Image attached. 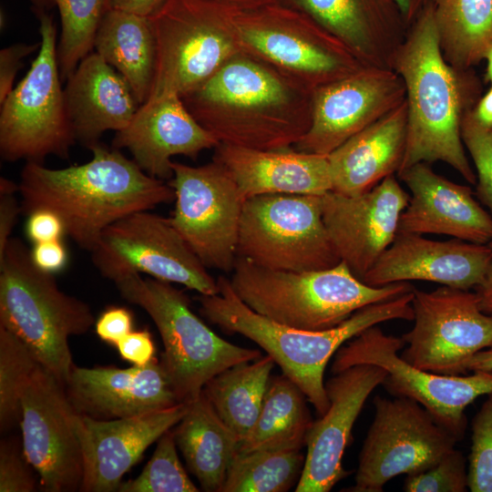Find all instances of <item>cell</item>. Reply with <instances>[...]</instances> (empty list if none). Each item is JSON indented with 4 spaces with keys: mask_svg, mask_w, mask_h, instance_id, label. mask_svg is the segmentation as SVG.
I'll list each match as a JSON object with an SVG mask.
<instances>
[{
    "mask_svg": "<svg viewBox=\"0 0 492 492\" xmlns=\"http://www.w3.org/2000/svg\"><path fill=\"white\" fill-rule=\"evenodd\" d=\"M81 165L49 169L26 162L19 184L21 212L46 209L63 220L66 234L91 251L104 230L138 211L174 200L170 184L146 173L119 149L100 142Z\"/></svg>",
    "mask_w": 492,
    "mask_h": 492,
    "instance_id": "obj_1",
    "label": "cell"
},
{
    "mask_svg": "<svg viewBox=\"0 0 492 492\" xmlns=\"http://www.w3.org/2000/svg\"><path fill=\"white\" fill-rule=\"evenodd\" d=\"M392 69L404 80L407 105L405 151L397 173L416 163L443 161L476 184L461 124L482 87L472 68L457 69L445 60L430 0L408 27Z\"/></svg>",
    "mask_w": 492,
    "mask_h": 492,
    "instance_id": "obj_2",
    "label": "cell"
},
{
    "mask_svg": "<svg viewBox=\"0 0 492 492\" xmlns=\"http://www.w3.org/2000/svg\"><path fill=\"white\" fill-rule=\"evenodd\" d=\"M312 93L241 51L181 98L220 144L279 149L295 146L308 131Z\"/></svg>",
    "mask_w": 492,
    "mask_h": 492,
    "instance_id": "obj_3",
    "label": "cell"
},
{
    "mask_svg": "<svg viewBox=\"0 0 492 492\" xmlns=\"http://www.w3.org/2000/svg\"><path fill=\"white\" fill-rule=\"evenodd\" d=\"M217 282L219 293L197 297L201 315L222 331L239 333L263 349L282 374L303 392L319 415L330 405L323 374L337 350L371 326L392 320H414L412 290L367 305L332 329L299 330L251 310L236 294L229 278L220 275Z\"/></svg>",
    "mask_w": 492,
    "mask_h": 492,
    "instance_id": "obj_4",
    "label": "cell"
},
{
    "mask_svg": "<svg viewBox=\"0 0 492 492\" xmlns=\"http://www.w3.org/2000/svg\"><path fill=\"white\" fill-rule=\"evenodd\" d=\"M231 286L251 310L279 323L304 331L338 326L356 311L411 292L408 282L370 286L340 261L324 270H271L237 257Z\"/></svg>",
    "mask_w": 492,
    "mask_h": 492,
    "instance_id": "obj_5",
    "label": "cell"
},
{
    "mask_svg": "<svg viewBox=\"0 0 492 492\" xmlns=\"http://www.w3.org/2000/svg\"><path fill=\"white\" fill-rule=\"evenodd\" d=\"M94 323L90 306L62 292L53 273L34 263L23 241L11 237L0 254V326L65 385L75 365L68 339Z\"/></svg>",
    "mask_w": 492,
    "mask_h": 492,
    "instance_id": "obj_6",
    "label": "cell"
},
{
    "mask_svg": "<svg viewBox=\"0 0 492 492\" xmlns=\"http://www.w3.org/2000/svg\"><path fill=\"white\" fill-rule=\"evenodd\" d=\"M113 282L120 295L145 310L155 323L164 347L160 364L180 403L196 399L220 373L261 356L214 333L192 312L188 295L171 282L139 273Z\"/></svg>",
    "mask_w": 492,
    "mask_h": 492,
    "instance_id": "obj_7",
    "label": "cell"
},
{
    "mask_svg": "<svg viewBox=\"0 0 492 492\" xmlns=\"http://www.w3.org/2000/svg\"><path fill=\"white\" fill-rule=\"evenodd\" d=\"M237 11L214 0H165L149 17L156 44L149 98L182 97L241 52Z\"/></svg>",
    "mask_w": 492,
    "mask_h": 492,
    "instance_id": "obj_8",
    "label": "cell"
},
{
    "mask_svg": "<svg viewBox=\"0 0 492 492\" xmlns=\"http://www.w3.org/2000/svg\"><path fill=\"white\" fill-rule=\"evenodd\" d=\"M36 15L38 54L26 75L0 104V155L10 162L43 164L48 156L67 159L77 142L61 86L56 26L46 11Z\"/></svg>",
    "mask_w": 492,
    "mask_h": 492,
    "instance_id": "obj_9",
    "label": "cell"
},
{
    "mask_svg": "<svg viewBox=\"0 0 492 492\" xmlns=\"http://www.w3.org/2000/svg\"><path fill=\"white\" fill-rule=\"evenodd\" d=\"M235 23L243 52L312 92L366 67L314 19L285 3L238 10Z\"/></svg>",
    "mask_w": 492,
    "mask_h": 492,
    "instance_id": "obj_10",
    "label": "cell"
},
{
    "mask_svg": "<svg viewBox=\"0 0 492 492\" xmlns=\"http://www.w3.org/2000/svg\"><path fill=\"white\" fill-rule=\"evenodd\" d=\"M237 255L263 268L291 272L324 270L341 261L323 222L322 195L246 200Z\"/></svg>",
    "mask_w": 492,
    "mask_h": 492,
    "instance_id": "obj_11",
    "label": "cell"
},
{
    "mask_svg": "<svg viewBox=\"0 0 492 492\" xmlns=\"http://www.w3.org/2000/svg\"><path fill=\"white\" fill-rule=\"evenodd\" d=\"M402 337L385 334L378 324L371 326L343 344L335 353L333 374L356 364L382 367L387 375L382 385L394 396L418 402L459 440L466 428V408L478 396L492 392V371L470 375H445L418 369L398 352Z\"/></svg>",
    "mask_w": 492,
    "mask_h": 492,
    "instance_id": "obj_12",
    "label": "cell"
},
{
    "mask_svg": "<svg viewBox=\"0 0 492 492\" xmlns=\"http://www.w3.org/2000/svg\"><path fill=\"white\" fill-rule=\"evenodd\" d=\"M90 252L95 267L111 281L130 273H146L200 294L219 293L217 279L169 217L149 210L129 214L107 227Z\"/></svg>",
    "mask_w": 492,
    "mask_h": 492,
    "instance_id": "obj_13",
    "label": "cell"
},
{
    "mask_svg": "<svg viewBox=\"0 0 492 492\" xmlns=\"http://www.w3.org/2000/svg\"><path fill=\"white\" fill-rule=\"evenodd\" d=\"M374 405V417L360 451L354 485L346 491L381 492L399 475L429 468L459 441L413 399L377 395Z\"/></svg>",
    "mask_w": 492,
    "mask_h": 492,
    "instance_id": "obj_14",
    "label": "cell"
},
{
    "mask_svg": "<svg viewBox=\"0 0 492 492\" xmlns=\"http://www.w3.org/2000/svg\"><path fill=\"white\" fill-rule=\"evenodd\" d=\"M172 224L208 269L232 272L244 200L217 160L193 167L172 161Z\"/></svg>",
    "mask_w": 492,
    "mask_h": 492,
    "instance_id": "obj_15",
    "label": "cell"
},
{
    "mask_svg": "<svg viewBox=\"0 0 492 492\" xmlns=\"http://www.w3.org/2000/svg\"><path fill=\"white\" fill-rule=\"evenodd\" d=\"M414 326L403 334L400 356L411 365L445 375L465 374L464 364L492 347V315L476 292L443 285L432 292L413 289Z\"/></svg>",
    "mask_w": 492,
    "mask_h": 492,
    "instance_id": "obj_16",
    "label": "cell"
},
{
    "mask_svg": "<svg viewBox=\"0 0 492 492\" xmlns=\"http://www.w3.org/2000/svg\"><path fill=\"white\" fill-rule=\"evenodd\" d=\"M76 415L65 385L40 364L22 397L20 425L23 454L44 491L80 490L84 466Z\"/></svg>",
    "mask_w": 492,
    "mask_h": 492,
    "instance_id": "obj_17",
    "label": "cell"
},
{
    "mask_svg": "<svg viewBox=\"0 0 492 492\" xmlns=\"http://www.w3.org/2000/svg\"><path fill=\"white\" fill-rule=\"evenodd\" d=\"M405 94L404 80L389 68L363 67L321 86L312 93L311 126L295 149L328 156L401 105Z\"/></svg>",
    "mask_w": 492,
    "mask_h": 492,
    "instance_id": "obj_18",
    "label": "cell"
},
{
    "mask_svg": "<svg viewBox=\"0 0 492 492\" xmlns=\"http://www.w3.org/2000/svg\"><path fill=\"white\" fill-rule=\"evenodd\" d=\"M323 219L333 246L362 281L393 243L410 195L390 175L358 195L329 191L322 195Z\"/></svg>",
    "mask_w": 492,
    "mask_h": 492,
    "instance_id": "obj_19",
    "label": "cell"
},
{
    "mask_svg": "<svg viewBox=\"0 0 492 492\" xmlns=\"http://www.w3.org/2000/svg\"><path fill=\"white\" fill-rule=\"evenodd\" d=\"M386 375L382 367L364 364L333 374L325 382L330 405L308 431L296 492H328L349 474L343 466V456L353 426L366 399Z\"/></svg>",
    "mask_w": 492,
    "mask_h": 492,
    "instance_id": "obj_20",
    "label": "cell"
},
{
    "mask_svg": "<svg viewBox=\"0 0 492 492\" xmlns=\"http://www.w3.org/2000/svg\"><path fill=\"white\" fill-rule=\"evenodd\" d=\"M188 405L145 415L99 420L77 413L76 430L80 442L84 475L80 491H118L124 475L146 449L177 425Z\"/></svg>",
    "mask_w": 492,
    "mask_h": 492,
    "instance_id": "obj_21",
    "label": "cell"
},
{
    "mask_svg": "<svg viewBox=\"0 0 492 492\" xmlns=\"http://www.w3.org/2000/svg\"><path fill=\"white\" fill-rule=\"evenodd\" d=\"M491 260L488 244L397 233L362 282L380 287L419 280L469 290L483 282Z\"/></svg>",
    "mask_w": 492,
    "mask_h": 492,
    "instance_id": "obj_22",
    "label": "cell"
},
{
    "mask_svg": "<svg viewBox=\"0 0 492 492\" xmlns=\"http://www.w3.org/2000/svg\"><path fill=\"white\" fill-rule=\"evenodd\" d=\"M65 389L77 414L99 420L138 416L180 403L157 357L125 369L74 365Z\"/></svg>",
    "mask_w": 492,
    "mask_h": 492,
    "instance_id": "obj_23",
    "label": "cell"
},
{
    "mask_svg": "<svg viewBox=\"0 0 492 492\" xmlns=\"http://www.w3.org/2000/svg\"><path fill=\"white\" fill-rule=\"evenodd\" d=\"M219 144L177 94L149 98L112 140L113 148L127 149L146 173L162 180L173 177L172 157L196 159L201 151Z\"/></svg>",
    "mask_w": 492,
    "mask_h": 492,
    "instance_id": "obj_24",
    "label": "cell"
},
{
    "mask_svg": "<svg viewBox=\"0 0 492 492\" xmlns=\"http://www.w3.org/2000/svg\"><path fill=\"white\" fill-rule=\"evenodd\" d=\"M397 175L411 191L398 233L443 234L479 244L492 241V215L475 200L470 187L436 173L425 162Z\"/></svg>",
    "mask_w": 492,
    "mask_h": 492,
    "instance_id": "obj_25",
    "label": "cell"
},
{
    "mask_svg": "<svg viewBox=\"0 0 492 492\" xmlns=\"http://www.w3.org/2000/svg\"><path fill=\"white\" fill-rule=\"evenodd\" d=\"M325 28L364 67L392 69L408 26L394 0H285Z\"/></svg>",
    "mask_w": 492,
    "mask_h": 492,
    "instance_id": "obj_26",
    "label": "cell"
},
{
    "mask_svg": "<svg viewBox=\"0 0 492 492\" xmlns=\"http://www.w3.org/2000/svg\"><path fill=\"white\" fill-rule=\"evenodd\" d=\"M245 201L270 194L323 195L333 190L328 156L292 148L255 149L219 144L213 156Z\"/></svg>",
    "mask_w": 492,
    "mask_h": 492,
    "instance_id": "obj_27",
    "label": "cell"
},
{
    "mask_svg": "<svg viewBox=\"0 0 492 492\" xmlns=\"http://www.w3.org/2000/svg\"><path fill=\"white\" fill-rule=\"evenodd\" d=\"M64 98L76 140L87 149L106 131L125 128L140 106L126 79L97 52L79 62Z\"/></svg>",
    "mask_w": 492,
    "mask_h": 492,
    "instance_id": "obj_28",
    "label": "cell"
},
{
    "mask_svg": "<svg viewBox=\"0 0 492 492\" xmlns=\"http://www.w3.org/2000/svg\"><path fill=\"white\" fill-rule=\"evenodd\" d=\"M406 131L405 100L331 152L328 161L332 191L358 195L397 173L405 151Z\"/></svg>",
    "mask_w": 492,
    "mask_h": 492,
    "instance_id": "obj_29",
    "label": "cell"
},
{
    "mask_svg": "<svg viewBox=\"0 0 492 492\" xmlns=\"http://www.w3.org/2000/svg\"><path fill=\"white\" fill-rule=\"evenodd\" d=\"M187 405L186 413L173 430L177 446L201 490L221 492L240 440L217 415L203 391Z\"/></svg>",
    "mask_w": 492,
    "mask_h": 492,
    "instance_id": "obj_30",
    "label": "cell"
},
{
    "mask_svg": "<svg viewBox=\"0 0 492 492\" xmlns=\"http://www.w3.org/2000/svg\"><path fill=\"white\" fill-rule=\"evenodd\" d=\"M95 52L128 83L139 105L151 92L156 44L149 17L110 8L96 35Z\"/></svg>",
    "mask_w": 492,
    "mask_h": 492,
    "instance_id": "obj_31",
    "label": "cell"
},
{
    "mask_svg": "<svg viewBox=\"0 0 492 492\" xmlns=\"http://www.w3.org/2000/svg\"><path fill=\"white\" fill-rule=\"evenodd\" d=\"M306 401L286 375L271 376L260 415L238 452L301 450L313 422Z\"/></svg>",
    "mask_w": 492,
    "mask_h": 492,
    "instance_id": "obj_32",
    "label": "cell"
},
{
    "mask_svg": "<svg viewBox=\"0 0 492 492\" xmlns=\"http://www.w3.org/2000/svg\"><path fill=\"white\" fill-rule=\"evenodd\" d=\"M274 364L268 354L236 364L212 377L202 390L240 443L260 415Z\"/></svg>",
    "mask_w": 492,
    "mask_h": 492,
    "instance_id": "obj_33",
    "label": "cell"
},
{
    "mask_svg": "<svg viewBox=\"0 0 492 492\" xmlns=\"http://www.w3.org/2000/svg\"><path fill=\"white\" fill-rule=\"evenodd\" d=\"M440 50L457 69H471L492 47V0H430Z\"/></svg>",
    "mask_w": 492,
    "mask_h": 492,
    "instance_id": "obj_34",
    "label": "cell"
},
{
    "mask_svg": "<svg viewBox=\"0 0 492 492\" xmlns=\"http://www.w3.org/2000/svg\"><path fill=\"white\" fill-rule=\"evenodd\" d=\"M36 13L56 6L61 22L57 61L62 81L93 52L100 23L110 9L109 0H32Z\"/></svg>",
    "mask_w": 492,
    "mask_h": 492,
    "instance_id": "obj_35",
    "label": "cell"
},
{
    "mask_svg": "<svg viewBox=\"0 0 492 492\" xmlns=\"http://www.w3.org/2000/svg\"><path fill=\"white\" fill-rule=\"evenodd\" d=\"M304 458L301 450L238 452L221 492H284L299 481Z\"/></svg>",
    "mask_w": 492,
    "mask_h": 492,
    "instance_id": "obj_36",
    "label": "cell"
},
{
    "mask_svg": "<svg viewBox=\"0 0 492 492\" xmlns=\"http://www.w3.org/2000/svg\"><path fill=\"white\" fill-rule=\"evenodd\" d=\"M39 362L13 333L0 326V429L20 423L22 397Z\"/></svg>",
    "mask_w": 492,
    "mask_h": 492,
    "instance_id": "obj_37",
    "label": "cell"
},
{
    "mask_svg": "<svg viewBox=\"0 0 492 492\" xmlns=\"http://www.w3.org/2000/svg\"><path fill=\"white\" fill-rule=\"evenodd\" d=\"M172 428L164 433L141 473L121 482L118 492H198L177 452Z\"/></svg>",
    "mask_w": 492,
    "mask_h": 492,
    "instance_id": "obj_38",
    "label": "cell"
},
{
    "mask_svg": "<svg viewBox=\"0 0 492 492\" xmlns=\"http://www.w3.org/2000/svg\"><path fill=\"white\" fill-rule=\"evenodd\" d=\"M472 420L468 488L472 492H492V392Z\"/></svg>",
    "mask_w": 492,
    "mask_h": 492,
    "instance_id": "obj_39",
    "label": "cell"
},
{
    "mask_svg": "<svg viewBox=\"0 0 492 492\" xmlns=\"http://www.w3.org/2000/svg\"><path fill=\"white\" fill-rule=\"evenodd\" d=\"M407 492H464L468 488V470L463 453L456 448L429 468L407 475Z\"/></svg>",
    "mask_w": 492,
    "mask_h": 492,
    "instance_id": "obj_40",
    "label": "cell"
},
{
    "mask_svg": "<svg viewBox=\"0 0 492 492\" xmlns=\"http://www.w3.org/2000/svg\"><path fill=\"white\" fill-rule=\"evenodd\" d=\"M472 110L462 120L461 137L477 169V196L492 215V130L478 124Z\"/></svg>",
    "mask_w": 492,
    "mask_h": 492,
    "instance_id": "obj_41",
    "label": "cell"
},
{
    "mask_svg": "<svg viewBox=\"0 0 492 492\" xmlns=\"http://www.w3.org/2000/svg\"><path fill=\"white\" fill-rule=\"evenodd\" d=\"M23 450L12 440L0 445V492H32L36 481Z\"/></svg>",
    "mask_w": 492,
    "mask_h": 492,
    "instance_id": "obj_42",
    "label": "cell"
},
{
    "mask_svg": "<svg viewBox=\"0 0 492 492\" xmlns=\"http://www.w3.org/2000/svg\"><path fill=\"white\" fill-rule=\"evenodd\" d=\"M40 42L35 44L16 43L0 51V104L12 91L17 72L23 67V59L39 49Z\"/></svg>",
    "mask_w": 492,
    "mask_h": 492,
    "instance_id": "obj_43",
    "label": "cell"
},
{
    "mask_svg": "<svg viewBox=\"0 0 492 492\" xmlns=\"http://www.w3.org/2000/svg\"><path fill=\"white\" fill-rule=\"evenodd\" d=\"M95 328L101 340L116 346L132 332V313L125 307L111 306L101 313L95 323Z\"/></svg>",
    "mask_w": 492,
    "mask_h": 492,
    "instance_id": "obj_44",
    "label": "cell"
},
{
    "mask_svg": "<svg viewBox=\"0 0 492 492\" xmlns=\"http://www.w3.org/2000/svg\"><path fill=\"white\" fill-rule=\"evenodd\" d=\"M27 217L26 233L34 244L61 240L66 234L63 220L50 210H36Z\"/></svg>",
    "mask_w": 492,
    "mask_h": 492,
    "instance_id": "obj_45",
    "label": "cell"
},
{
    "mask_svg": "<svg viewBox=\"0 0 492 492\" xmlns=\"http://www.w3.org/2000/svg\"><path fill=\"white\" fill-rule=\"evenodd\" d=\"M120 356L137 366L148 364L155 357V345L147 330L132 331L116 345Z\"/></svg>",
    "mask_w": 492,
    "mask_h": 492,
    "instance_id": "obj_46",
    "label": "cell"
},
{
    "mask_svg": "<svg viewBox=\"0 0 492 492\" xmlns=\"http://www.w3.org/2000/svg\"><path fill=\"white\" fill-rule=\"evenodd\" d=\"M30 253L40 270L53 274L61 271L67 261V250L61 240L35 243Z\"/></svg>",
    "mask_w": 492,
    "mask_h": 492,
    "instance_id": "obj_47",
    "label": "cell"
},
{
    "mask_svg": "<svg viewBox=\"0 0 492 492\" xmlns=\"http://www.w3.org/2000/svg\"><path fill=\"white\" fill-rule=\"evenodd\" d=\"M19 212H21V206L18 204L15 194H0V254L4 252L11 238Z\"/></svg>",
    "mask_w": 492,
    "mask_h": 492,
    "instance_id": "obj_48",
    "label": "cell"
},
{
    "mask_svg": "<svg viewBox=\"0 0 492 492\" xmlns=\"http://www.w3.org/2000/svg\"><path fill=\"white\" fill-rule=\"evenodd\" d=\"M165 0H109L110 8L149 17Z\"/></svg>",
    "mask_w": 492,
    "mask_h": 492,
    "instance_id": "obj_49",
    "label": "cell"
},
{
    "mask_svg": "<svg viewBox=\"0 0 492 492\" xmlns=\"http://www.w3.org/2000/svg\"><path fill=\"white\" fill-rule=\"evenodd\" d=\"M472 113L478 124L492 130V84L487 92L480 97Z\"/></svg>",
    "mask_w": 492,
    "mask_h": 492,
    "instance_id": "obj_50",
    "label": "cell"
},
{
    "mask_svg": "<svg viewBox=\"0 0 492 492\" xmlns=\"http://www.w3.org/2000/svg\"><path fill=\"white\" fill-rule=\"evenodd\" d=\"M481 310L492 315V260L483 282L476 288Z\"/></svg>",
    "mask_w": 492,
    "mask_h": 492,
    "instance_id": "obj_51",
    "label": "cell"
},
{
    "mask_svg": "<svg viewBox=\"0 0 492 492\" xmlns=\"http://www.w3.org/2000/svg\"><path fill=\"white\" fill-rule=\"evenodd\" d=\"M466 374L476 371H492V347L472 355L465 364Z\"/></svg>",
    "mask_w": 492,
    "mask_h": 492,
    "instance_id": "obj_52",
    "label": "cell"
},
{
    "mask_svg": "<svg viewBox=\"0 0 492 492\" xmlns=\"http://www.w3.org/2000/svg\"><path fill=\"white\" fill-rule=\"evenodd\" d=\"M399 7L408 27L429 0H394Z\"/></svg>",
    "mask_w": 492,
    "mask_h": 492,
    "instance_id": "obj_53",
    "label": "cell"
},
{
    "mask_svg": "<svg viewBox=\"0 0 492 492\" xmlns=\"http://www.w3.org/2000/svg\"><path fill=\"white\" fill-rule=\"evenodd\" d=\"M236 10H250L284 3L285 0H214Z\"/></svg>",
    "mask_w": 492,
    "mask_h": 492,
    "instance_id": "obj_54",
    "label": "cell"
},
{
    "mask_svg": "<svg viewBox=\"0 0 492 492\" xmlns=\"http://www.w3.org/2000/svg\"><path fill=\"white\" fill-rule=\"evenodd\" d=\"M19 192V184H16L15 181L1 177L0 178V194L1 195H7V194H15V192Z\"/></svg>",
    "mask_w": 492,
    "mask_h": 492,
    "instance_id": "obj_55",
    "label": "cell"
},
{
    "mask_svg": "<svg viewBox=\"0 0 492 492\" xmlns=\"http://www.w3.org/2000/svg\"><path fill=\"white\" fill-rule=\"evenodd\" d=\"M485 59L487 60L486 81L492 84V47L487 53Z\"/></svg>",
    "mask_w": 492,
    "mask_h": 492,
    "instance_id": "obj_56",
    "label": "cell"
},
{
    "mask_svg": "<svg viewBox=\"0 0 492 492\" xmlns=\"http://www.w3.org/2000/svg\"><path fill=\"white\" fill-rule=\"evenodd\" d=\"M488 245L492 248V241Z\"/></svg>",
    "mask_w": 492,
    "mask_h": 492,
    "instance_id": "obj_57",
    "label": "cell"
}]
</instances>
